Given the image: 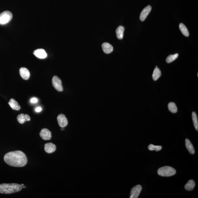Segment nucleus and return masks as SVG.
<instances>
[{"mask_svg": "<svg viewBox=\"0 0 198 198\" xmlns=\"http://www.w3.org/2000/svg\"><path fill=\"white\" fill-rule=\"evenodd\" d=\"M124 28L122 26H120L117 28L116 30L117 37L119 39H122L123 37Z\"/></svg>", "mask_w": 198, "mask_h": 198, "instance_id": "nucleus-17", "label": "nucleus"}, {"mask_svg": "<svg viewBox=\"0 0 198 198\" xmlns=\"http://www.w3.org/2000/svg\"><path fill=\"white\" fill-rule=\"evenodd\" d=\"M9 105L13 110H19L21 109L20 105L14 99H11L9 102Z\"/></svg>", "mask_w": 198, "mask_h": 198, "instance_id": "nucleus-15", "label": "nucleus"}, {"mask_svg": "<svg viewBox=\"0 0 198 198\" xmlns=\"http://www.w3.org/2000/svg\"><path fill=\"white\" fill-rule=\"evenodd\" d=\"M142 189L141 185H138L134 186L131 189L130 193V198H137L140 195Z\"/></svg>", "mask_w": 198, "mask_h": 198, "instance_id": "nucleus-6", "label": "nucleus"}, {"mask_svg": "<svg viewBox=\"0 0 198 198\" xmlns=\"http://www.w3.org/2000/svg\"><path fill=\"white\" fill-rule=\"evenodd\" d=\"M148 148L150 150H155L156 151L158 152L162 150V147L161 146H156L153 144H150L148 146Z\"/></svg>", "mask_w": 198, "mask_h": 198, "instance_id": "nucleus-24", "label": "nucleus"}, {"mask_svg": "<svg viewBox=\"0 0 198 198\" xmlns=\"http://www.w3.org/2000/svg\"><path fill=\"white\" fill-rule=\"evenodd\" d=\"M178 56L179 54L177 53L173 55H170L166 58V61L168 63H172L178 57Z\"/></svg>", "mask_w": 198, "mask_h": 198, "instance_id": "nucleus-23", "label": "nucleus"}, {"mask_svg": "<svg viewBox=\"0 0 198 198\" xmlns=\"http://www.w3.org/2000/svg\"><path fill=\"white\" fill-rule=\"evenodd\" d=\"M42 110V108L41 107H38L36 108V109H35V111H36L37 112H40Z\"/></svg>", "mask_w": 198, "mask_h": 198, "instance_id": "nucleus-26", "label": "nucleus"}, {"mask_svg": "<svg viewBox=\"0 0 198 198\" xmlns=\"http://www.w3.org/2000/svg\"><path fill=\"white\" fill-rule=\"evenodd\" d=\"M13 15L11 11H5L0 14V25H5L12 19Z\"/></svg>", "mask_w": 198, "mask_h": 198, "instance_id": "nucleus-4", "label": "nucleus"}, {"mask_svg": "<svg viewBox=\"0 0 198 198\" xmlns=\"http://www.w3.org/2000/svg\"><path fill=\"white\" fill-rule=\"evenodd\" d=\"M39 134L42 139L44 140H50L52 138L51 132L47 129H42Z\"/></svg>", "mask_w": 198, "mask_h": 198, "instance_id": "nucleus-7", "label": "nucleus"}, {"mask_svg": "<svg viewBox=\"0 0 198 198\" xmlns=\"http://www.w3.org/2000/svg\"><path fill=\"white\" fill-rule=\"evenodd\" d=\"M30 101L32 103H36L38 102V100L36 98H33L31 99Z\"/></svg>", "mask_w": 198, "mask_h": 198, "instance_id": "nucleus-25", "label": "nucleus"}, {"mask_svg": "<svg viewBox=\"0 0 198 198\" xmlns=\"http://www.w3.org/2000/svg\"><path fill=\"white\" fill-rule=\"evenodd\" d=\"M56 147L52 143H46L44 145V150L48 153H51L55 151Z\"/></svg>", "mask_w": 198, "mask_h": 198, "instance_id": "nucleus-10", "label": "nucleus"}, {"mask_svg": "<svg viewBox=\"0 0 198 198\" xmlns=\"http://www.w3.org/2000/svg\"><path fill=\"white\" fill-rule=\"evenodd\" d=\"M179 28L181 32L184 35L186 36H189V35L188 30L187 27L184 24H183L181 23L179 25Z\"/></svg>", "mask_w": 198, "mask_h": 198, "instance_id": "nucleus-20", "label": "nucleus"}, {"mask_svg": "<svg viewBox=\"0 0 198 198\" xmlns=\"http://www.w3.org/2000/svg\"><path fill=\"white\" fill-rule=\"evenodd\" d=\"M185 145L186 148L190 154H194L195 153V148L192 143L188 139H186L185 140Z\"/></svg>", "mask_w": 198, "mask_h": 198, "instance_id": "nucleus-16", "label": "nucleus"}, {"mask_svg": "<svg viewBox=\"0 0 198 198\" xmlns=\"http://www.w3.org/2000/svg\"><path fill=\"white\" fill-rule=\"evenodd\" d=\"M21 186H24V184H21Z\"/></svg>", "mask_w": 198, "mask_h": 198, "instance_id": "nucleus-27", "label": "nucleus"}, {"mask_svg": "<svg viewBox=\"0 0 198 198\" xmlns=\"http://www.w3.org/2000/svg\"><path fill=\"white\" fill-rule=\"evenodd\" d=\"M52 84L53 87L57 91L61 92L63 91V88L62 84V82L60 79L56 76H54L52 79Z\"/></svg>", "mask_w": 198, "mask_h": 198, "instance_id": "nucleus-5", "label": "nucleus"}, {"mask_svg": "<svg viewBox=\"0 0 198 198\" xmlns=\"http://www.w3.org/2000/svg\"><path fill=\"white\" fill-rule=\"evenodd\" d=\"M192 117L194 126L197 131L198 130V121L197 115L195 112H193Z\"/></svg>", "mask_w": 198, "mask_h": 198, "instance_id": "nucleus-22", "label": "nucleus"}, {"mask_svg": "<svg viewBox=\"0 0 198 198\" xmlns=\"http://www.w3.org/2000/svg\"><path fill=\"white\" fill-rule=\"evenodd\" d=\"M103 50L106 54H110L113 51V47L108 43H104L102 46Z\"/></svg>", "mask_w": 198, "mask_h": 198, "instance_id": "nucleus-14", "label": "nucleus"}, {"mask_svg": "<svg viewBox=\"0 0 198 198\" xmlns=\"http://www.w3.org/2000/svg\"><path fill=\"white\" fill-rule=\"evenodd\" d=\"M17 121L20 124H22L25 122L30 121V119L27 114H20L17 117Z\"/></svg>", "mask_w": 198, "mask_h": 198, "instance_id": "nucleus-12", "label": "nucleus"}, {"mask_svg": "<svg viewBox=\"0 0 198 198\" xmlns=\"http://www.w3.org/2000/svg\"><path fill=\"white\" fill-rule=\"evenodd\" d=\"M5 162L9 166L20 167L25 166L27 163L26 155L21 151L16 150L8 152L4 157Z\"/></svg>", "mask_w": 198, "mask_h": 198, "instance_id": "nucleus-1", "label": "nucleus"}, {"mask_svg": "<svg viewBox=\"0 0 198 198\" xmlns=\"http://www.w3.org/2000/svg\"><path fill=\"white\" fill-rule=\"evenodd\" d=\"M195 186V182L193 180H190L185 185V189L188 191H192Z\"/></svg>", "mask_w": 198, "mask_h": 198, "instance_id": "nucleus-19", "label": "nucleus"}, {"mask_svg": "<svg viewBox=\"0 0 198 198\" xmlns=\"http://www.w3.org/2000/svg\"><path fill=\"white\" fill-rule=\"evenodd\" d=\"M176 171L174 168L169 166H164L158 169L157 173L162 176L168 177L176 174Z\"/></svg>", "mask_w": 198, "mask_h": 198, "instance_id": "nucleus-3", "label": "nucleus"}, {"mask_svg": "<svg viewBox=\"0 0 198 198\" xmlns=\"http://www.w3.org/2000/svg\"><path fill=\"white\" fill-rule=\"evenodd\" d=\"M57 121L59 126L62 128H64L67 126L68 124V121L65 115L61 114L57 117Z\"/></svg>", "mask_w": 198, "mask_h": 198, "instance_id": "nucleus-8", "label": "nucleus"}, {"mask_svg": "<svg viewBox=\"0 0 198 198\" xmlns=\"http://www.w3.org/2000/svg\"><path fill=\"white\" fill-rule=\"evenodd\" d=\"M34 55L40 59H44L46 57L47 54L45 51L43 49H38L34 51Z\"/></svg>", "mask_w": 198, "mask_h": 198, "instance_id": "nucleus-11", "label": "nucleus"}, {"mask_svg": "<svg viewBox=\"0 0 198 198\" xmlns=\"http://www.w3.org/2000/svg\"><path fill=\"white\" fill-rule=\"evenodd\" d=\"M168 108L169 110L170 111L171 113L175 114L177 112L178 109L177 106L173 102H171L169 103L168 104Z\"/></svg>", "mask_w": 198, "mask_h": 198, "instance_id": "nucleus-21", "label": "nucleus"}, {"mask_svg": "<svg viewBox=\"0 0 198 198\" xmlns=\"http://www.w3.org/2000/svg\"><path fill=\"white\" fill-rule=\"evenodd\" d=\"M161 75H162V72L160 70L158 67L155 68L152 75V77L154 81H156L161 77Z\"/></svg>", "mask_w": 198, "mask_h": 198, "instance_id": "nucleus-18", "label": "nucleus"}, {"mask_svg": "<svg viewBox=\"0 0 198 198\" xmlns=\"http://www.w3.org/2000/svg\"><path fill=\"white\" fill-rule=\"evenodd\" d=\"M21 185L17 183H2L0 184V193L10 194L19 192L22 189Z\"/></svg>", "mask_w": 198, "mask_h": 198, "instance_id": "nucleus-2", "label": "nucleus"}, {"mask_svg": "<svg viewBox=\"0 0 198 198\" xmlns=\"http://www.w3.org/2000/svg\"><path fill=\"white\" fill-rule=\"evenodd\" d=\"M151 10L152 7L150 5H148L143 9L140 15V19L141 21H143L146 19Z\"/></svg>", "mask_w": 198, "mask_h": 198, "instance_id": "nucleus-9", "label": "nucleus"}, {"mask_svg": "<svg viewBox=\"0 0 198 198\" xmlns=\"http://www.w3.org/2000/svg\"><path fill=\"white\" fill-rule=\"evenodd\" d=\"M20 73L23 79L27 80L30 78V74L28 70L26 68L22 67L20 69Z\"/></svg>", "mask_w": 198, "mask_h": 198, "instance_id": "nucleus-13", "label": "nucleus"}]
</instances>
